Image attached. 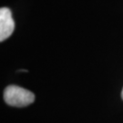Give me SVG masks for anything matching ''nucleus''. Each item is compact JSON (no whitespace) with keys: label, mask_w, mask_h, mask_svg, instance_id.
<instances>
[{"label":"nucleus","mask_w":123,"mask_h":123,"mask_svg":"<svg viewBox=\"0 0 123 123\" xmlns=\"http://www.w3.org/2000/svg\"><path fill=\"white\" fill-rule=\"evenodd\" d=\"M5 101L13 107H26L33 103L35 95L26 88L11 85L6 87L4 91Z\"/></svg>","instance_id":"nucleus-1"},{"label":"nucleus","mask_w":123,"mask_h":123,"mask_svg":"<svg viewBox=\"0 0 123 123\" xmlns=\"http://www.w3.org/2000/svg\"><path fill=\"white\" fill-rule=\"evenodd\" d=\"M15 28V22L12 18L11 10L7 7L0 9V41L9 37Z\"/></svg>","instance_id":"nucleus-2"},{"label":"nucleus","mask_w":123,"mask_h":123,"mask_svg":"<svg viewBox=\"0 0 123 123\" xmlns=\"http://www.w3.org/2000/svg\"><path fill=\"white\" fill-rule=\"evenodd\" d=\"M121 97H122V99H123V89H122V92H121Z\"/></svg>","instance_id":"nucleus-3"}]
</instances>
